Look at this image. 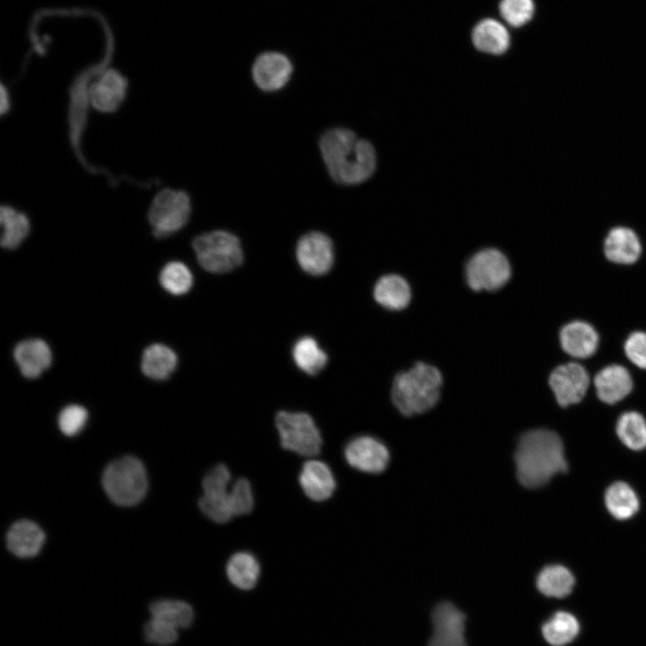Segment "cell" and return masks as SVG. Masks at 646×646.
<instances>
[{"label":"cell","instance_id":"12","mask_svg":"<svg viewBox=\"0 0 646 646\" xmlns=\"http://www.w3.org/2000/svg\"><path fill=\"white\" fill-rule=\"evenodd\" d=\"M549 386L556 401L562 406L579 403L585 396L589 384L586 369L577 362H567L556 367L549 376Z\"/></svg>","mask_w":646,"mask_h":646},{"label":"cell","instance_id":"31","mask_svg":"<svg viewBox=\"0 0 646 646\" xmlns=\"http://www.w3.org/2000/svg\"><path fill=\"white\" fill-rule=\"evenodd\" d=\"M149 609L152 617L165 621L178 630L188 627L194 620L192 607L181 600H156L150 605Z\"/></svg>","mask_w":646,"mask_h":646},{"label":"cell","instance_id":"24","mask_svg":"<svg viewBox=\"0 0 646 646\" xmlns=\"http://www.w3.org/2000/svg\"><path fill=\"white\" fill-rule=\"evenodd\" d=\"M177 363L178 357L172 349L165 345L153 344L144 350L141 368L148 378L161 380L173 372Z\"/></svg>","mask_w":646,"mask_h":646},{"label":"cell","instance_id":"22","mask_svg":"<svg viewBox=\"0 0 646 646\" xmlns=\"http://www.w3.org/2000/svg\"><path fill=\"white\" fill-rule=\"evenodd\" d=\"M472 39L478 50L492 55L503 54L511 43L509 31L504 25L490 18L480 21L475 26Z\"/></svg>","mask_w":646,"mask_h":646},{"label":"cell","instance_id":"35","mask_svg":"<svg viewBox=\"0 0 646 646\" xmlns=\"http://www.w3.org/2000/svg\"><path fill=\"white\" fill-rule=\"evenodd\" d=\"M230 505L233 516L245 515L252 511L254 497L246 478H239L230 488Z\"/></svg>","mask_w":646,"mask_h":646},{"label":"cell","instance_id":"17","mask_svg":"<svg viewBox=\"0 0 646 646\" xmlns=\"http://www.w3.org/2000/svg\"><path fill=\"white\" fill-rule=\"evenodd\" d=\"M598 341L596 329L585 321L569 322L560 331V344L563 350L574 358H588L594 354Z\"/></svg>","mask_w":646,"mask_h":646},{"label":"cell","instance_id":"5","mask_svg":"<svg viewBox=\"0 0 646 646\" xmlns=\"http://www.w3.org/2000/svg\"><path fill=\"white\" fill-rule=\"evenodd\" d=\"M199 265L214 274L230 272L243 260V251L239 238L223 230L203 233L193 240Z\"/></svg>","mask_w":646,"mask_h":646},{"label":"cell","instance_id":"28","mask_svg":"<svg viewBox=\"0 0 646 646\" xmlns=\"http://www.w3.org/2000/svg\"><path fill=\"white\" fill-rule=\"evenodd\" d=\"M580 632L576 617L565 611L555 612L541 627L544 639L553 646H563L573 641Z\"/></svg>","mask_w":646,"mask_h":646},{"label":"cell","instance_id":"11","mask_svg":"<svg viewBox=\"0 0 646 646\" xmlns=\"http://www.w3.org/2000/svg\"><path fill=\"white\" fill-rule=\"evenodd\" d=\"M300 266L312 275H323L334 263V246L330 238L320 231H310L301 237L296 246Z\"/></svg>","mask_w":646,"mask_h":646},{"label":"cell","instance_id":"8","mask_svg":"<svg viewBox=\"0 0 646 646\" xmlns=\"http://www.w3.org/2000/svg\"><path fill=\"white\" fill-rule=\"evenodd\" d=\"M511 275L508 258L494 248L479 250L466 266L467 283L476 292L496 291L510 280Z\"/></svg>","mask_w":646,"mask_h":646},{"label":"cell","instance_id":"26","mask_svg":"<svg viewBox=\"0 0 646 646\" xmlns=\"http://www.w3.org/2000/svg\"><path fill=\"white\" fill-rule=\"evenodd\" d=\"M572 573L564 566L551 564L544 567L537 577V588L545 596L563 598L569 595L574 586Z\"/></svg>","mask_w":646,"mask_h":646},{"label":"cell","instance_id":"30","mask_svg":"<svg viewBox=\"0 0 646 646\" xmlns=\"http://www.w3.org/2000/svg\"><path fill=\"white\" fill-rule=\"evenodd\" d=\"M2 225L1 245L5 249H15L26 239L30 231L28 217L9 205L0 209Z\"/></svg>","mask_w":646,"mask_h":646},{"label":"cell","instance_id":"39","mask_svg":"<svg viewBox=\"0 0 646 646\" xmlns=\"http://www.w3.org/2000/svg\"><path fill=\"white\" fill-rule=\"evenodd\" d=\"M0 109L1 113L4 114L6 112L10 107V100L8 96V92L4 89V85L1 87V93H0Z\"/></svg>","mask_w":646,"mask_h":646},{"label":"cell","instance_id":"27","mask_svg":"<svg viewBox=\"0 0 646 646\" xmlns=\"http://www.w3.org/2000/svg\"><path fill=\"white\" fill-rule=\"evenodd\" d=\"M605 503L609 513L617 519H627L639 510V500L633 489L624 482L617 481L605 493Z\"/></svg>","mask_w":646,"mask_h":646},{"label":"cell","instance_id":"9","mask_svg":"<svg viewBox=\"0 0 646 646\" xmlns=\"http://www.w3.org/2000/svg\"><path fill=\"white\" fill-rule=\"evenodd\" d=\"M230 470L223 464L214 467L203 479V495L198 506L214 522L226 523L233 517L230 505Z\"/></svg>","mask_w":646,"mask_h":646},{"label":"cell","instance_id":"21","mask_svg":"<svg viewBox=\"0 0 646 646\" xmlns=\"http://www.w3.org/2000/svg\"><path fill=\"white\" fill-rule=\"evenodd\" d=\"M45 540L42 529L33 521L22 519L13 524L7 532L8 549L22 558L32 557L41 549Z\"/></svg>","mask_w":646,"mask_h":646},{"label":"cell","instance_id":"3","mask_svg":"<svg viewBox=\"0 0 646 646\" xmlns=\"http://www.w3.org/2000/svg\"><path fill=\"white\" fill-rule=\"evenodd\" d=\"M442 385L441 371L425 362H416L399 372L391 388L392 402L406 416L423 414L438 402Z\"/></svg>","mask_w":646,"mask_h":646},{"label":"cell","instance_id":"19","mask_svg":"<svg viewBox=\"0 0 646 646\" xmlns=\"http://www.w3.org/2000/svg\"><path fill=\"white\" fill-rule=\"evenodd\" d=\"M13 356L22 374L27 379L40 376L52 361L51 350L41 339L22 341L15 346Z\"/></svg>","mask_w":646,"mask_h":646},{"label":"cell","instance_id":"20","mask_svg":"<svg viewBox=\"0 0 646 646\" xmlns=\"http://www.w3.org/2000/svg\"><path fill=\"white\" fill-rule=\"evenodd\" d=\"M604 251L611 262L630 265L638 260L642 245L636 233L626 227H615L609 231L604 242Z\"/></svg>","mask_w":646,"mask_h":646},{"label":"cell","instance_id":"14","mask_svg":"<svg viewBox=\"0 0 646 646\" xmlns=\"http://www.w3.org/2000/svg\"><path fill=\"white\" fill-rule=\"evenodd\" d=\"M292 73L290 59L279 52L260 54L252 65V77L256 85L264 92L282 89Z\"/></svg>","mask_w":646,"mask_h":646},{"label":"cell","instance_id":"18","mask_svg":"<svg viewBox=\"0 0 646 646\" xmlns=\"http://www.w3.org/2000/svg\"><path fill=\"white\" fill-rule=\"evenodd\" d=\"M299 482L304 493L316 502L330 498L336 489V480L329 467L317 459L303 464Z\"/></svg>","mask_w":646,"mask_h":646},{"label":"cell","instance_id":"13","mask_svg":"<svg viewBox=\"0 0 646 646\" xmlns=\"http://www.w3.org/2000/svg\"><path fill=\"white\" fill-rule=\"evenodd\" d=\"M345 457L354 468L370 474L382 472L388 466L389 452L378 439L371 436H359L345 446Z\"/></svg>","mask_w":646,"mask_h":646},{"label":"cell","instance_id":"15","mask_svg":"<svg viewBox=\"0 0 646 646\" xmlns=\"http://www.w3.org/2000/svg\"><path fill=\"white\" fill-rule=\"evenodd\" d=\"M127 88V80L118 72L106 71L90 86L89 101L100 112H113L124 100Z\"/></svg>","mask_w":646,"mask_h":646},{"label":"cell","instance_id":"16","mask_svg":"<svg viewBox=\"0 0 646 646\" xmlns=\"http://www.w3.org/2000/svg\"><path fill=\"white\" fill-rule=\"evenodd\" d=\"M593 381L598 398L609 405L621 401L633 389L630 372L619 364L604 367L596 374Z\"/></svg>","mask_w":646,"mask_h":646},{"label":"cell","instance_id":"6","mask_svg":"<svg viewBox=\"0 0 646 646\" xmlns=\"http://www.w3.org/2000/svg\"><path fill=\"white\" fill-rule=\"evenodd\" d=\"M275 426L281 445L285 450L306 457L319 453L322 446L321 434L310 415L280 411L275 415Z\"/></svg>","mask_w":646,"mask_h":646},{"label":"cell","instance_id":"29","mask_svg":"<svg viewBox=\"0 0 646 646\" xmlns=\"http://www.w3.org/2000/svg\"><path fill=\"white\" fill-rule=\"evenodd\" d=\"M292 354L297 367L307 374H318L327 363L326 352L311 336L298 339L293 345Z\"/></svg>","mask_w":646,"mask_h":646},{"label":"cell","instance_id":"36","mask_svg":"<svg viewBox=\"0 0 646 646\" xmlns=\"http://www.w3.org/2000/svg\"><path fill=\"white\" fill-rule=\"evenodd\" d=\"M144 638L148 642L167 646L178 639V629L161 619L152 617L144 627Z\"/></svg>","mask_w":646,"mask_h":646},{"label":"cell","instance_id":"37","mask_svg":"<svg viewBox=\"0 0 646 646\" xmlns=\"http://www.w3.org/2000/svg\"><path fill=\"white\" fill-rule=\"evenodd\" d=\"M88 414L84 407L78 405H70L60 412L58 425L64 434L73 436L83 429Z\"/></svg>","mask_w":646,"mask_h":646},{"label":"cell","instance_id":"2","mask_svg":"<svg viewBox=\"0 0 646 646\" xmlns=\"http://www.w3.org/2000/svg\"><path fill=\"white\" fill-rule=\"evenodd\" d=\"M514 460L519 482L530 489L545 485L568 468L562 439L546 429L525 432L519 440Z\"/></svg>","mask_w":646,"mask_h":646},{"label":"cell","instance_id":"10","mask_svg":"<svg viewBox=\"0 0 646 646\" xmlns=\"http://www.w3.org/2000/svg\"><path fill=\"white\" fill-rule=\"evenodd\" d=\"M432 633L427 646H467V615L454 603H437L431 612Z\"/></svg>","mask_w":646,"mask_h":646},{"label":"cell","instance_id":"23","mask_svg":"<svg viewBox=\"0 0 646 646\" xmlns=\"http://www.w3.org/2000/svg\"><path fill=\"white\" fill-rule=\"evenodd\" d=\"M375 301L390 310L405 309L411 300L408 283L398 275H386L376 283L373 290Z\"/></svg>","mask_w":646,"mask_h":646},{"label":"cell","instance_id":"25","mask_svg":"<svg viewBox=\"0 0 646 646\" xmlns=\"http://www.w3.org/2000/svg\"><path fill=\"white\" fill-rule=\"evenodd\" d=\"M260 566L256 557L248 552H238L228 561L226 575L230 582L240 589H251L258 582Z\"/></svg>","mask_w":646,"mask_h":646},{"label":"cell","instance_id":"7","mask_svg":"<svg viewBox=\"0 0 646 646\" xmlns=\"http://www.w3.org/2000/svg\"><path fill=\"white\" fill-rule=\"evenodd\" d=\"M191 212L188 195L182 190L165 188L153 199L148 218L153 234L167 237L185 226Z\"/></svg>","mask_w":646,"mask_h":646},{"label":"cell","instance_id":"4","mask_svg":"<svg viewBox=\"0 0 646 646\" xmlns=\"http://www.w3.org/2000/svg\"><path fill=\"white\" fill-rule=\"evenodd\" d=\"M102 485L109 498L120 506L138 503L147 491V476L143 463L136 458L126 456L107 466Z\"/></svg>","mask_w":646,"mask_h":646},{"label":"cell","instance_id":"33","mask_svg":"<svg viewBox=\"0 0 646 646\" xmlns=\"http://www.w3.org/2000/svg\"><path fill=\"white\" fill-rule=\"evenodd\" d=\"M160 283L168 292L182 295L191 289L193 275L185 264L173 261L165 265L161 271Z\"/></svg>","mask_w":646,"mask_h":646},{"label":"cell","instance_id":"38","mask_svg":"<svg viewBox=\"0 0 646 646\" xmlns=\"http://www.w3.org/2000/svg\"><path fill=\"white\" fill-rule=\"evenodd\" d=\"M624 348L630 362L641 369H646V332L631 333L624 342Z\"/></svg>","mask_w":646,"mask_h":646},{"label":"cell","instance_id":"1","mask_svg":"<svg viewBox=\"0 0 646 646\" xmlns=\"http://www.w3.org/2000/svg\"><path fill=\"white\" fill-rule=\"evenodd\" d=\"M319 145L327 171L336 183L357 185L372 176L377 164L375 149L352 130L328 129L321 135Z\"/></svg>","mask_w":646,"mask_h":646},{"label":"cell","instance_id":"34","mask_svg":"<svg viewBox=\"0 0 646 646\" xmlns=\"http://www.w3.org/2000/svg\"><path fill=\"white\" fill-rule=\"evenodd\" d=\"M535 12L533 0H502L500 13L512 27H521L528 22Z\"/></svg>","mask_w":646,"mask_h":646},{"label":"cell","instance_id":"32","mask_svg":"<svg viewBox=\"0 0 646 646\" xmlns=\"http://www.w3.org/2000/svg\"><path fill=\"white\" fill-rule=\"evenodd\" d=\"M615 431L618 438L629 449L641 450L646 448V421L638 412L622 414L616 422Z\"/></svg>","mask_w":646,"mask_h":646}]
</instances>
